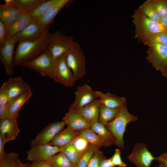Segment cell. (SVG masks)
Listing matches in <instances>:
<instances>
[{
  "label": "cell",
  "mask_w": 167,
  "mask_h": 167,
  "mask_svg": "<svg viewBox=\"0 0 167 167\" xmlns=\"http://www.w3.org/2000/svg\"><path fill=\"white\" fill-rule=\"evenodd\" d=\"M99 167H115L112 163L110 158H104L102 161Z\"/></svg>",
  "instance_id": "45"
},
{
  "label": "cell",
  "mask_w": 167,
  "mask_h": 167,
  "mask_svg": "<svg viewBox=\"0 0 167 167\" xmlns=\"http://www.w3.org/2000/svg\"><path fill=\"white\" fill-rule=\"evenodd\" d=\"M55 62L56 69L52 79L67 87H73L76 81L72 71L66 63L65 57Z\"/></svg>",
  "instance_id": "10"
},
{
  "label": "cell",
  "mask_w": 167,
  "mask_h": 167,
  "mask_svg": "<svg viewBox=\"0 0 167 167\" xmlns=\"http://www.w3.org/2000/svg\"><path fill=\"white\" fill-rule=\"evenodd\" d=\"M160 164L158 165V167H166L165 164L162 162L159 161Z\"/></svg>",
  "instance_id": "49"
},
{
  "label": "cell",
  "mask_w": 167,
  "mask_h": 167,
  "mask_svg": "<svg viewBox=\"0 0 167 167\" xmlns=\"http://www.w3.org/2000/svg\"><path fill=\"white\" fill-rule=\"evenodd\" d=\"M80 132L67 127L58 133L48 144L62 147L71 143L79 135Z\"/></svg>",
  "instance_id": "20"
},
{
  "label": "cell",
  "mask_w": 167,
  "mask_h": 167,
  "mask_svg": "<svg viewBox=\"0 0 167 167\" xmlns=\"http://www.w3.org/2000/svg\"><path fill=\"white\" fill-rule=\"evenodd\" d=\"M70 2L69 0H62L44 15L35 21L42 26L50 25L53 22L54 19L58 13Z\"/></svg>",
  "instance_id": "26"
},
{
  "label": "cell",
  "mask_w": 167,
  "mask_h": 167,
  "mask_svg": "<svg viewBox=\"0 0 167 167\" xmlns=\"http://www.w3.org/2000/svg\"><path fill=\"white\" fill-rule=\"evenodd\" d=\"M33 21L30 13H22L19 18L8 29L6 41L22 31Z\"/></svg>",
  "instance_id": "21"
},
{
  "label": "cell",
  "mask_w": 167,
  "mask_h": 167,
  "mask_svg": "<svg viewBox=\"0 0 167 167\" xmlns=\"http://www.w3.org/2000/svg\"><path fill=\"white\" fill-rule=\"evenodd\" d=\"M112 163L115 166L126 167V165L122 161L121 157V152L118 148L116 149L113 156L110 158Z\"/></svg>",
  "instance_id": "39"
},
{
  "label": "cell",
  "mask_w": 167,
  "mask_h": 167,
  "mask_svg": "<svg viewBox=\"0 0 167 167\" xmlns=\"http://www.w3.org/2000/svg\"><path fill=\"white\" fill-rule=\"evenodd\" d=\"M120 108H110L101 104L98 122L105 125L116 117Z\"/></svg>",
  "instance_id": "30"
},
{
  "label": "cell",
  "mask_w": 167,
  "mask_h": 167,
  "mask_svg": "<svg viewBox=\"0 0 167 167\" xmlns=\"http://www.w3.org/2000/svg\"><path fill=\"white\" fill-rule=\"evenodd\" d=\"M19 155L14 152H5L3 156L0 158V167H15Z\"/></svg>",
  "instance_id": "35"
},
{
  "label": "cell",
  "mask_w": 167,
  "mask_h": 167,
  "mask_svg": "<svg viewBox=\"0 0 167 167\" xmlns=\"http://www.w3.org/2000/svg\"><path fill=\"white\" fill-rule=\"evenodd\" d=\"M67 127L80 132L90 128L92 124L88 122L74 109H69L62 119Z\"/></svg>",
  "instance_id": "16"
},
{
  "label": "cell",
  "mask_w": 167,
  "mask_h": 167,
  "mask_svg": "<svg viewBox=\"0 0 167 167\" xmlns=\"http://www.w3.org/2000/svg\"><path fill=\"white\" fill-rule=\"evenodd\" d=\"M80 135L85 139L90 144L96 146L99 148L102 147H107L105 142L90 128L81 131Z\"/></svg>",
  "instance_id": "31"
},
{
  "label": "cell",
  "mask_w": 167,
  "mask_h": 167,
  "mask_svg": "<svg viewBox=\"0 0 167 167\" xmlns=\"http://www.w3.org/2000/svg\"><path fill=\"white\" fill-rule=\"evenodd\" d=\"M10 100L7 91L2 84L0 89V106L6 105Z\"/></svg>",
  "instance_id": "40"
},
{
  "label": "cell",
  "mask_w": 167,
  "mask_h": 167,
  "mask_svg": "<svg viewBox=\"0 0 167 167\" xmlns=\"http://www.w3.org/2000/svg\"><path fill=\"white\" fill-rule=\"evenodd\" d=\"M53 167H77L62 152L45 160Z\"/></svg>",
  "instance_id": "28"
},
{
  "label": "cell",
  "mask_w": 167,
  "mask_h": 167,
  "mask_svg": "<svg viewBox=\"0 0 167 167\" xmlns=\"http://www.w3.org/2000/svg\"><path fill=\"white\" fill-rule=\"evenodd\" d=\"M60 152V148L49 144L31 145L26 153V159L32 162L44 161Z\"/></svg>",
  "instance_id": "9"
},
{
  "label": "cell",
  "mask_w": 167,
  "mask_h": 167,
  "mask_svg": "<svg viewBox=\"0 0 167 167\" xmlns=\"http://www.w3.org/2000/svg\"><path fill=\"white\" fill-rule=\"evenodd\" d=\"M96 93L101 104L107 107L119 108L126 104V99L123 96H118L109 92L104 93L100 91H96Z\"/></svg>",
  "instance_id": "19"
},
{
  "label": "cell",
  "mask_w": 167,
  "mask_h": 167,
  "mask_svg": "<svg viewBox=\"0 0 167 167\" xmlns=\"http://www.w3.org/2000/svg\"><path fill=\"white\" fill-rule=\"evenodd\" d=\"M32 95L31 91L10 100L8 102L9 107L8 117L17 118L21 108Z\"/></svg>",
  "instance_id": "24"
},
{
  "label": "cell",
  "mask_w": 167,
  "mask_h": 167,
  "mask_svg": "<svg viewBox=\"0 0 167 167\" xmlns=\"http://www.w3.org/2000/svg\"><path fill=\"white\" fill-rule=\"evenodd\" d=\"M65 125L63 121L49 123L31 141V145L48 144L58 133L63 130Z\"/></svg>",
  "instance_id": "11"
},
{
  "label": "cell",
  "mask_w": 167,
  "mask_h": 167,
  "mask_svg": "<svg viewBox=\"0 0 167 167\" xmlns=\"http://www.w3.org/2000/svg\"><path fill=\"white\" fill-rule=\"evenodd\" d=\"M66 63L72 71L75 81L86 73V59L80 45L78 43L66 55Z\"/></svg>",
  "instance_id": "5"
},
{
  "label": "cell",
  "mask_w": 167,
  "mask_h": 167,
  "mask_svg": "<svg viewBox=\"0 0 167 167\" xmlns=\"http://www.w3.org/2000/svg\"><path fill=\"white\" fill-rule=\"evenodd\" d=\"M132 17L135 26V37L138 41L145 36L167 31L159 23L151 21L137 9L135 10Z\"/></svg>",
  "instance_id": "4"
},
{
  "label": "cell",
  "mask_w": 167,
  "mask_h": 167,
  "mask_svg": "<svg viewBox=\"0 0 167 167\" xmlns=\"http://www.w3.org/2000/svg\"></svg>",
  "instance_id": "51"
},
{
  "label": "cell",
  "mask_w": 167,
  "mask_h": 167,
  "mask_svg": "<svg viewBox=\"0 0 167 167\" xmlns=\"http://www.w3.org/2000/svg\"><path fill=\"white\" fill-rule=\"evenodd\" d=\"M105 158L99 149L93 154L86 167H99L102 160Z\"/></svg>",
  "instance_id": "38"
},
{
  "label": "cell",
  "mask_w": 167,
  "mask_h": 167,
  "mask_svg": "<svg viewBox=\"0 0 167 167\" xmlns=\"http://www.w3.org/2000/svg\"><path fill=\"white\" fill-rule=\"evenodd\" d=\"M49 32L34 40L19 42L14 58V66L24 67L46 50Z\"/></svg>",
  "instance_id": "1"
},
{
  "label": "cell",
  "mask_w": 167,
  "mask_h": 167,
  "mask_svg": "<svg viewBox=\"0 0 167 167\" xmlns=\"http://www.w3.org/2000/svg\"><path fill=\"white\" fill-rule=\"evenodd\" d=\"M20 132L17 118L8 117L0 121V133L5 138L7 142L15 140Z\"/></svg>",
  "instance_id": "17"
},
{
  "label": "cell",
  "mask_w": 167,
  "mask_h": 167,
  "mask_svg": "<svg viewBox=\"0 0 167 167\" xmlns=\"http://www.w3.org/2000/svg\"><path fill=\"white\" fill-rule=\"evenodd\" d=\"M165 76L166 77V78H167V67L166 72Z\"/></svg>",
  "instance_id": "50"
},
{
  "label": "cell",
  "mask_w": 167,
  "mask_h": 167,
  "mask_svg": "<svg viewBox=\"0 0 167 167\" xmlns=\"http://www.w3.org/2000/svg\"><path fill=\"white\" fill-rule=\"evenodd\" d=\"M90 128L105 142L107 147L115 145L116 139L114 136L105 125L98 121L92 123Z\"/></svg>",
  "instance_id": "25"
},
{
  "label": "cell",
  "mask_w": 167,
  "mask_h": 167,
  "mask_svg": "<svg viewBox=\"0 0 167 167\" xmlns=\"http://www.w3.org/2000/svg\"><path fill=\"white\" fill-rule=\"evenodd\" d=\"M155 159L158 161L163 162L167 167V153H164L157 157H156Z\"/></svg>",
  "instance_id": "47"
},
{
  "label": "cell",
  "mask_w": 167,
  "mask_h": 167,
  "mask_svg": "<svg viewBox=\"0 0 167 167\" xmlns=\"http://www.w3.org/2000/svg\"><path fill=\"white\" fill-rule=\"evenodd\" d=\"M7 30L5 24L0 20V47L6 41Z\"/></svg>",
  "instance_id": "41"
},
{
  "label": "cell",
  "mask_w": 167,
  "mask_h": 167,
  "mask_svg": "<svg viewBox=\"0 0 167 167\" xmlns=\"http://www.w3.org/2000/svg\"><path fill=\"white\" fill-rule=\"evenodd\" d=\"M139 41L148 46L153 44L167 46V31L145 36L142 38Z\"/></svg>",
  "instance_id": "29"
},
{
  "label": "cell",
  "mask_w": 167,
  "mask_h": 167,
  "mask_svg": "<svg viewBox=\"0 0 167 167\" xmlns=\"http://www.w3.org/2000/svg\"><path fill=\"white\" fill-rule=\"evenodd\" d=\"M17 42L13 37L7 40L0 47V59L8 75L13 74L14 50Z\"/></svg>",
  "instance_id": "13"
},
{
  "label": "cell",
  "mask_w": 167,
  "mask_h": 167,
  "mask_svg": "<svg viewBox=\"0 0 167 167\" xmlns=\"http://www.w3.org/2000/svg\"><path fill=\"white\" fill-rule=\"evenodd\" d=\"M50 26H42L36 21H33L22 31L13 37L17 42L34 40L48 32Z\"/></svg>",
  "instance_id": "14"
},
{
  "label": "cell",
  "mask_w": 167,
  "mask_h": 167,
  "mask_svg": "<svg viewBox=\"0 0 167 167\" xmlns=\"http://www.w3.org/2000/svg\"><path fill=\"white\" fill-rule=\"evenodd\" d=\"M100 105L98 99L75 110L84 119L92 124L98 121Z\"/></svg>",
  "instance_id": "18"
},
{
  "label": "cell",
  "mask_w": 167,
  "mask_h": 167,
  "mask_svg": "<svg viewBox=\"0 0 167 167\" xmlns=\"http://www.w3.org/2000/svg\"><path fill=\"white\" fill-rule=\"evenodd\" d=\"M9 107L8 103L3 105L0 106V119L8 117Z\"/></svg>",
  "instance_id": "42"
},
{
  "label": "cell",
  "mask_w": 167,
  "mask_h": 167,
  "mask_svg": "<svg viewBox=\"0 0 167 167\" xmlns=\"http://www.w3.org/2000/svg\"><path fill=\"white\" fill-rule=\"evenodd\" d=\"M22 14L11 6L5 4L0 5V20L5 24L7 29Z\"/></svg>",
  "instance_id": "23"
},
{
  "label": "cell",
  "mask_w": 167,
  "mask_h": 167,
  "mask_svg": "<svg viewBox=\"0 0 167 167\" xmlns=\"http://www.w3.org/2000/svg\"><path fill=\"white\" fill-rule=\"evenodd\" d=\"M160 16L167 15V0H148Z\"/></svg>",
  "instance_id": "36"
},
{
  "label": "cell",
  "mask_w": 167,
  "mask_h": 167,
  "mask_svg": "<svg viewBox=\"0 0 167 167\" xmlns=\"http://www.w3.org/2000/svg\"><path fill=\"white\" fill-rule=\"evenodd\" d=\"M44 0H4L5 5L11 6L22 13H31Z\"/></svg>",
  "instance_id": "22"
},
{
  "label": "cell",
  "mask_w": 167,
  "mask_h": 167,
  "mask_svg": "<svg viewBox=\"0 0 167 167\" xmlns=\"http://www.w3.org/2000/svg\"><path fill=\"white\" fill-rule=\"evenodd\" d=\"M75 94V101L69 109L76 110L94 101L98 98L96 91H94L86 84L78 86Z\"/></svg>",
  "instance_id": "12"
},
{
  "label": "cell",
  "mask_w": 167,
  "mask_h": 167,
  "mask_svg": "<svg viewBox=\"0 0 167 167\" xmlns=\"http://www.w3.org/2000/svg\"><path fill=\"white\" fill-rule=\"evenodd\" d=\"M15 167H32V164L28 163H24L22 162L19 159L17 161Z\"/></svg>",
  "instance_id": "48"
},
{
  "label": "cell",
  "mask_w": 167,
  "mask_h": 167,
  "mask_svg": "<svg viewBox=\"0 0 167 167\" xmlns=\"http://www.w3.org/2000/svg\"><path fill=\"white\" fill-rule=\"evenodd\" d=\"M137 9L151 21L159 23L160 16L148 0L139 6Z\"/></svg>",
  "instance_id": "32"
},
{
  "label": "cell",
  "mask_w": 167,
  "mask_h": 167,
  "mask_svg": "<svg viewBox=\"0 0 167 167\" xmlns=\"http://www.w3.org/2000/svg\"><path fill=\"white\" fill-rule=\"evenodd\" d=\"M159 23L167 29V15L160 17Z\"/></svg>",
  "instance_id": "46"
},
{
  "label": "cell",
  "mask_w": 167,
  "mask_h": 167,
  "mask_svg": "<svg viewBox=\"0 0 167 167\" xmlns=\"http://www.w3.org/2000/svg\"><path fill=\"white\" fill-rule=\"evenodd\" d=\"M2 84L7 91L9 101L31 91L29 84L21 76L10 78Z\"/></svg>",
  "instance_id": "15"
},
{
  "label": "cell",
  "mask_w": 167,
  "mask_h": 167,
  "mask_svg": "<svg viewBox=\"0 0 167 167\" xmlns=\"http://www.w3.org/2000/svg\"><path fill=\"white\" fill-rule=\"evenodd\" d=\"M32 167H53L45 160L33 162Z\"/></svg>",
  "instance_id": "44"
},
{
  "label": "cell",
  "mask_w": 167,
  "mask_h": 167,
  "mask_svg": "<svg viewBox=\"0 0 167 167\" xmlns=\"http://www.w3.org/2000/svg\"><path fill=\"white\" fill-rule=\"evenodd\" d=\"M62 0H44L30 13L33 21H36L44 15Z\"/></svg>",
  "instance_id": "27"
},
{
  "label": "cell",
  "mask_w": 167,
  "mask_h": 167,
  "mask_svg": "<svg viewBox=\"0 0 167 167\" xmlns=\"http://www.w3.org/2000/svg\"><path fill=\"white\" fill-rule=\"evenodd\" d=\"M6 141L4 136L0 133V158L2 157L5 153L4 146Z\"/></svg>",
  "instance_id": "43"
},
{
  "label": "cell",
  "mask_w": 167,
  "mask_h": 167,
  "mask_svg": "<svg viewBox=\"0 0 167 167\" xmlns=\"http://www.w3.org/2000/svg\"><path fill=\"white\" fill-rule=\"evenodd\" d=\"M60 149L61 152L64 153L73 163L76 165L81 155L71 143L60 148Z\"/></svg>",
  "instance_id": "34"
},
{
  "label": "cell",
  "mask_w": 167,
  "mask_h": 167,
  "mask_svg": "<svg viewBox=\"0 0 167 167\" xmlns=\"http://www.w3.org/2000/svg\"><path fill=\"white\" fill-rule=\"evenodd\" d=\"M127 157L130 161L137 167H150L156 158L144 143H136Z\"/></svg>",
  "instance_id": "8"
},
{
  "label": "cell",
  "mask_w": 167,
  "mask_h": 167,
  "mask_svg": "<svg viewBox=\"0 0 167 167\" xmlns=\"http://www.w3.org/2000/svg\"><path fill=\"white\" fill-rule=\"evenodd\" d=\"M138 119L137 117L129 113L126 105L121 108L118 113L113 119L105 125L106 128L114 136L116 139L115 145L119 148L123 149L124 148L123 136L127 124Z\"/></svg>",
  "instance_id": "3"
},
{
  "label": "cell",
  "mask_w": 167,
  "mask_h": 167,
  "mask_svg": "<svg viewBox=\"0 0 167 167\" xmlns=\"http://www.w3.org/2000/svg\"><path fill=\"white\" fill-rule=\"evenodd\" d=\"M24 67L34 70L43 76L52 79L55 72L56 62L46 50L35 59L26 64Z\"/></svg>",
  "instance_id": "7"
},
{
  "label": "cell",
  "mask_w": 167,
  "mask_h": 167,
  "mask_svg": "<svg viewBox=\"0 0 167 167\" xmlns=\"http://www.w3.org/2000/svg\"><path fill=\"white\" fill-rule=\"evenodd\" d=\"M77 44L73 37L65 36L59 31L49 32L46 50L56 62L65 57Z\"/></svg>",
  "instance_id": "2"
},
{
  "label": "cell",
  "mask_w": 167,
  "mask_h": 167,
  "mask_svg": "<svg viewBox=\"0 0 167 167\" xmlns=\"http://www.w3.org/2000/svg\"><path fill=\"white\" fill-rule=\"evenodd\" d=\"M99 149L96 146L91 144L81 155L76 164L77 167H86L93 154Z\"/></svg>",
  "instance_id": "33"
},
{
  "label": "cell",
  "mask_w": 167,
  "mask_h": 167,
  "mask_svg": "<svg viewBox=\"0 0 167 167\" xmlns=\"http://www.w3.org/2000/svg\"><path fill=\"white\" fill-rule=\"evenodd\" d=\"M71 143L81 155L88 148L91 144L85 139L80 135V134Z\"/></svg>",
  "instance_id": "37"
},
{
  "label": "cell",
  "mask_w": 167,
  "mask_h": 167,
  "mask_svg": "<svg viewBox=\"0 0 167 167\" xmlns=\"http://www.w3.org/2000/svg\"><path fill=\"white\" fill-rule=\"evenodd\" d=\"M148 47L146 59L165 76L167 67V46L153 44Z\"/></svg>",
  "instance_id": "6"
}]
</instances>
